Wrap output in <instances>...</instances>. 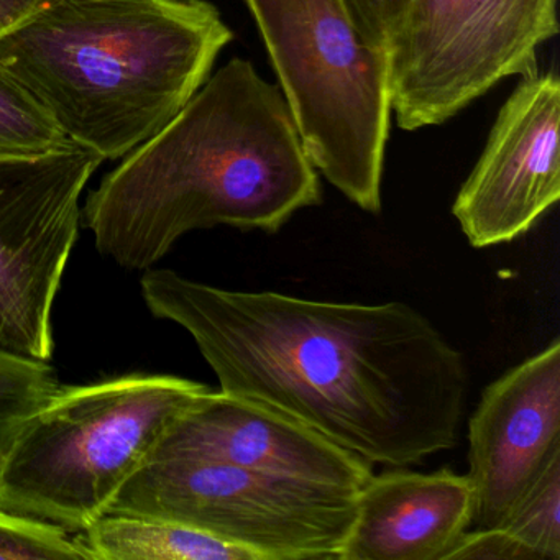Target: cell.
<instances>
[{
	"label": "cell",
	"instance_id": "1",
	"mask_svg": "<svg viewBox=\"0 0 560 560\" xmlns=\"http://www.w3.org/2000/svg\"><path fill=\"white\" fill-rule=\"evenodd\" d=\"M142 296L182 326L225 395L267 406L370 464L408 467L458 442L464 357L418 310L231 291L147 270Z\"/></svg>",
	"mask_w": 560,
	"mask_h": 560
},
{
	"label": "cell",
	"instance_id": "2",
	"mask_svg": "<svg viewBox=\"0 0 560 560\" xmlns=\"http://www.w3.org/2000/svg\"><path fill=\"white\" fill-rule=\"evenodd\" d=\"M320 202L283 94L250 61H229L88 196L86 228L104 257L150 270L192 231H280Z\"/></svg>",
	"mask_w": 560,
	"mask_h": 560
},
{
	"label": "cell",
	"instance_id": "3",
	"mask_svg": "<svg viewBox=\"0 0 560 560\" xmlns=\"http://www.w3.org/2000/svg\"><path fill=\"white\" fill-rule=\"evenodd\" d=\"M232 37L206 0H50L0 38V67L106 162L160 132Z\"/></svg>",
	"mask_w": 560,
	"mask_h": 560
},
{
	"label": "cell",
	"instance_id": "4",
	"mask_svg": "<svg viewBox=\"0 0 560 560\" xmlns=\"http://www.w3.org/2000/svg\"><path fill=\"white\" fill-rule=\"evenodd\" d=\"M209 389L147 373L60 386L0 467V510L83 533Z\"/></svg>",
	"mask_w": 560,
	"mask_h": 560
},
{
	"label": "cell",
	"instance_id": "5",
	"mask_svg": "<svg viewBox=\"0 0 560 560\" xmlns=\"http://www.w3.org/2000/svg\"><path fill=\"white\" fill-rule=\"evenodd\" d=\"M304 150L360 209L378 214L389 132L388 50L343 0H247Z\"/></svg>",
	"mask_w": 560,
	"mask_h": 560
},
{
	"label": "cell",
	"instance_id": "6",
	"mask_svg": "<svg viewBox=\"0 0 560 560\" xmlns=\"http://www.w3.org/2000/svg\"><path fill=\"white\" fill-rule=\"evenodd\" d=\"M357 493L205 458H150L107 513L185 524L258 560H339Z\"/></svg>",
	"mask_w": 560,
	"mask_h": 560
},
{
	"label": "cell",
	"instance_id": "7",
	"mask_svg": "<svg viewBox=\"0 0 560 560\" xmlns=\"http://www.w3.org/2000/svg\"><path fill=\"white\" fill-rule=\"evenodd\" d=\"M557 34V0H408L386 45L396 122L439 126L504 78L533 77Z\"/></svg>",
	"mask_w": 560,
	"mask_h": 560
},
{
	"label": "cell",
	"instance_id": "8",
	"mask_svg": "<svg viewBox=\"0 0 560 560\" xmlns=\"http://www.w3.org/2000/svg\"><path fill=\"white\" fill-rule=\"evenodd\" d=\"M101 159L84 147L0 159V349L50 362L54 307Z\"/></svg>",
	"mask_w": 560,
	"mask_h": 560
},
{
	"label": "cell",
	"instance_id": "9",
	"mask_svg": "<svg viewBox=\"0 0 560 560\" xmlns=\"http://www.w3.org/2000/svg\"><path fill=\"white\" fill-rule=\"evenodd\" d=\"M559 122L556 74L524 78L452 208L471 247L514 241L559 201Z\"/></svg>",
	"mask_w": 560,
	"mask_h": 560
},
{
	"label": "cell",
	"instance_id": "10",
	"mask_svg": "<svg viewBox=\"0 0 560 560\" xmlns=\"http://www.w3.org/2000/svg\"><path fill=\"white\" fill-rule=\"evenodd\" d=\"M556 457H560L559 339L488 385L468 421L471 526H501Z\"/></svg>",
	"mask_w": 560,
	"mask_h": 560
},
{
	"label": "cell",
	"instance_id": "11",
	"mask_svg": "<svg viewBox=\"0 0 560 560\" xmlns=\"http://www.w3.org/2000/svg\"><path fill=\"white\" fill-rule=\"evenodd\" d=\"M222 462L275 477L360 490L372 464L301 422L238 396L211 392L179 416L152 458Z\"/></svg>",
	"mask_w": 560,
	"mask_h": 560
},
{
	"label": "cell",
	"instance_id": "12",
	"mask_svg": "<svg viewBox=\"0 0 560 560\" xmlns=\"http://www.w3.org/2000/svg\"><path fill=\"white\" fill-rule=\"evenodd\" d=\"M474 517L468 475L395 467L357 493L355 520L339 560H445Z\"/></svg>",
	"mask_w": 560,
	"mask_h": 560
},
{
	"label": "cell",
	"instance_id": "13",
	"mask_svg": "<svg viewBox=\"0 0 560 560\" xmlns=\"http://www.w3.org/2000/svg\"><path fill=\"white\" fill-rule=\"evenodd\" d=\"M77 540L90 560H258L195 527L129 514H104Z\"/></svg>",
	"mask_w": 560,
	"mask_h": 560
},
{
	"label": "cell",
	"instance_id": "14",
	"mask_svg": "<svg viewBox=\"0 0 560 560\" xmlns=\"http://www.w3.org/2000/svg\"><path fill=\"white\" fill-rule=\"evenodd\" d=\"M60 386L50 363L0 349V467L27 422Z\"/></svg>",
	"mask_w": 560,
	"mask_h": 560
},
{
	"label": "cell",
	"instance_id": "15",
	"mask_svg": "<svg viewBox=\"0 0 560 560\" xmlns=\"http://www.w3.org/2000/svg\"><path fill=\"white\" fill-rule=\"evenodd\" d=\"M73 145L34 94L0 67V159L47 155Z\"/></svg>",
	"mask_w": 560,
	"mask_h": 560
},
{
	"label": "cell",
	"instance_id": "16",
	"mask_svg": "<svg viewBox=\"0 0 560 560\" xmlns=\"http://www.w3.org/2000/svg\"><path fill=\"white\" fill-rule=\"evenodd\" d=\"M501 527L520 537L540 560H560V457L527 488Z\"/></svg>",
	"mask_w": 560,
	"mask_h": 560
},
{
	"label": "cell",
	"instance_id": "17",
	"mask_svg": "<svg viewBox=\"0 0 560 560\" xmlns=\"http://www.w3.org/2000/svg\"><path fill=\"white\" fill-rule=\"evenodd\" d=\"M0 560H90L57 524L0 510Z\"/></svg>",
	"mask_w": 560,
	"mask_h": 560
},
{
	"label": "cell",
	"instance_id": "18",
	"mask_svg": "<svg viewBox=\"0 0 560 560\" xmlns=\"http://www.w3.org/2000/svg\"><path fill=\"white\" fill-rule=\"evenodd\" d=\"M540 560L520 537L504 527H488L464 533L445 560Z\"/></svg>",
	"mask_w": 560,
	"mask_h": 560
},
{
	"label": "cell",
	"instance_id": "19",
	"mask_svg": "<svg viewBox=\"0 0 560 560\" xmlns=\"http://www.w3.org/2000/svg\"><path fill=\"white\" fill-rule=\"evenodd\" d=\"M359 31L375 44L388 45L408 0H343Z\"/></svg>",
	"mask_w": 560,
	"mask_h": 560
},
{
	"label": "cell",
	"instance_id": "20",
	"mask_svg": "<svg viewBox=\"0 0 560 560\" xmlns=\"http://www.w3.org/2000/svg\"><path fill=\"white\" fill-rule=\"evenodd\" d=\"M50 0H0V38L37 14Z\"/></svg>",
	"mask_w": 560,
	"mask_h": 560
}]
</instances>
